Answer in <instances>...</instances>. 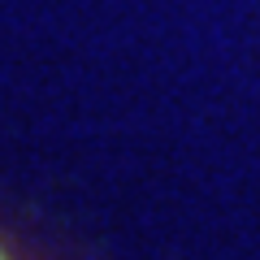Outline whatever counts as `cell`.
<instances>
[{
    "label": "cell",
    "instance_id": "1",
    "mask_svg": "<svg viewBox=\"0 0 260 260\" xmlns=\"http://www.w3.org/2000/svg\"><path fill=\"white\" fill-rule=\"evenodd\" d=\"M0 260H13V251H9V247H5V243H0Z\"/></svg>",
    "mask_w": 260,
    "mask_h": 260
}]
</instances>
